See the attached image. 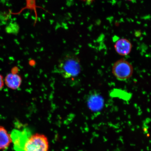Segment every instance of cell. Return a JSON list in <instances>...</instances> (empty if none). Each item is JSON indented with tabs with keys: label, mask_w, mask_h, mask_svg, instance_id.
I'll return each mask as SVG.
<instances>
[{
	"label": "cell",
	"mask_w": 151,
	"mask_h": 151,
	"mask_svg": "<svg viewBox=\"0 0 151 151\" xmlns=\"http://www.w3.org/2000/svg\"><path fill=\"white\" fill-rule=\"evenodd\" d=\"M112 71L113 74L118 80L124 81L132 76L133 68L129 62L122 59L115 62L113 66Z\"/></svg>",
	"instance_id": "3957f363"
},
{
	"label": "cell",
	"mask_w": 151,
	"mask_h": 151,
	"mask_svg": "<svg viewBox=\"0 0 151 151\" xmlns=\"http://www.w3.org/2000/svg\"><path fill=\"white\" fill-rule=\"evenodd\" d=\"M83 1L86 2L87 3H91L94 1V0H81Z\"/></svg>",
	"instance_id": "30bf717a"
},
{
	"label": "cell",
	"mask_w": 151,
	"mask_h": 151,
	"mask_svg": "<svg viewBox=\"0 0 151 151\" xmlns=\"http://www.w3.org/2000/svg\"><path fill=\"white\" fill-rule=\"evenodd\" d=\"M21 78L19 75L14 73H9L5 78V83L7 86L11 89H18L22 84Z\"/></svg>",
	"instance_id": "52a82bcc"
},
{
	"label": "cell",
	"mask_w": 151,
	"mask_h": 151,
	"mask_svg": "<svg viewBox=\"0 0 151 151\" xmlns=\"http://www.w3.org/2000/svg\"><path fill=\"white\" fill-rule=\"evenodd\" d=\"M32 134L31 131L27 128L22 130L13 129L10 136L14 150L23 151L26 142Z\"/></svg>",
	"instance_id": "277c9868"
},
{
	"label": "cell",
	"mask_w": 151,
	"mask_h": 151,
	"mask_svg": "<svg viewBox=\"0 0 151 151\" xmlns=\"http://www.w3.org/2000/svg\"><path fill=\"white\" fill-rule=\"evenodd\" d=\"M57 70L65 78H74L81 73V66L80 60L73 53H65L60 58Z\"/></svg>",
	"instance_id": "6da1fadb"
},
{
	"label": "cell",
	"mask_w": 151,
	"mask_h": 151,
	"mask_svg": "<svg viewBox=\"0 0 151 151\" xmlns=\"http://www.w3.org/2000/svg\"><path fill=\"white\" fill-rule=\"evenodd\" d=\"M88 108L94 112H99L103 109L104 100L102 96L98 93H94L88 97L87 101Z\"/></svg>",
	"instance_id": "5b68a950"
},
{
	"label": "cell",
	"mask_w": 151,
	"mask_h": 151,
	"mask_svg": "<svg viewBox=\"0 0 151 151\" xmlns=\"http://www.w3.org/2000/svg\"><path fill=\"white\" fill-rule=\"evenodd\" d=\"M48 141L45 135L32 134L26 142L23 151H48Z\"/></svg>",
	"instance_id": "7a4b0ae2"
},
{
	"label": "cell",
	"mask_w": 151,
	"mask_h": 151,
	"mask_svg": "<svg viewBox=\"0 0 151 151\" xmlns=\"http://www.w3.org/2000/svg\"><path fill=\"white\" fill-rule=\"evenodd\" d=\"M12 142L10 135L3 126H0V150H5Z\"/></svg>",
	"instance_id": "ba28073f"
},
{
	"label": "cell",
	"mask_w": 151,
	"mask_h": 151,
	"mask_svg": "<svg viewBox=\"0 0 151 151\" xmlns=\"http://www.w3.org/2000/svg\"><path fill=\"white\" fill-rule=\"evenodd\" d=\"M114 47L116 52L120 55L126 56L131 52L132 44L127 39L121 38L115 43Z\"/></svg>",
	"instance_id": "8992f818"
},
{
	"label": "cell",
	"mask_w": 151,
	"mask_h": 151,
	"mask_svg": "<svg viewBox=\"0 0 151 151\" xmlns=\"http://www.w3.org/2000/svg\"><path fill=\"white\" fill-rule=\"evenodd\" d=\"M126 1H133V0H126Z\"/></svg>",
	"instance_id": "8fae6325"
},
{
	"label": "cell",
	"mask_w": 151,
	"mask_h": 151,
	"mask_svg": "<svg viewBox=\"0 0 151 151\" xmlns=\"http://www.w3.org/2000/svg\"><path fill=\"white\" fill-rule=\"evenodd\" d=\"M4 83L3 78L2 76L0 75V90L3 88Z\"/></svg>",
	"instance_id": "9c48e42d"
}]
</instances>
